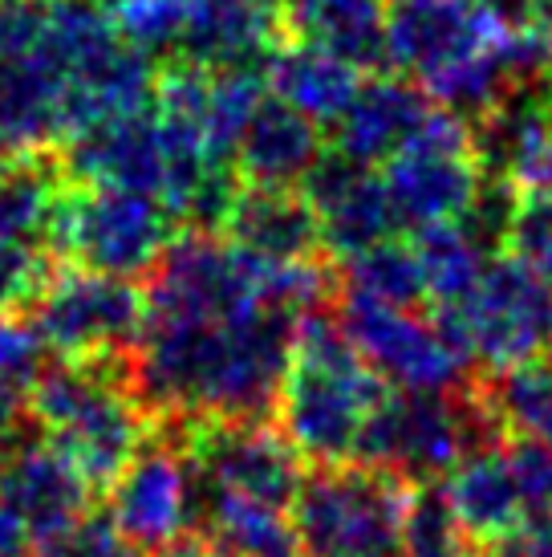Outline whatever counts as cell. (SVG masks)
<instances>
[{
  "label": "cell",
  "mask_w": 552,
  "mask_h": 557,
  "mask_svg": "<svg viewBox=\"0 0 552 557\" xmlns=\"http://www.w3.org/2000/svg\"><path fill=\"white\" fill-rule=\"evenodd\" d=\"M390 387L353 350L334 313H309L297 330L292 362L276 399V432L301 460L338 468L357 456L362 432Z\"/></svg>",
  "instance_id": "6da1fadb"
},
{
  "label": "cell",
  "mask_w": 552,
  "mask_h": 557,
  "mask_svg": "<svg viewBox=\"0 0 552 557\" xmlns=\"http://www.w3.org/2000/svg\"><path fill=\"white\" fill-rule=\"evenodd\" d=\"M29 423L81 472L93 493H106L159 432L130 387V358L49 362L29 387Z\"/></svg>",
  "instance_id": "7a4b0ae2"
},
{
  "label": "cell",
  "mask_w": 552,
  "mask_h": 557,
  "mask_svg": "<svg viewBox=\"0 0 552 557\" xmlns=\"http://www.w3.org/2000/svg\"><path fill=\"white\" fill-rule=\"evenodd\" d=\"M504 440L479 383L463 391H390L366 423L353 465L390 472L411 488H430L472 451L500 448Z\"/></svg>",
  "instance_id": "3957f363"
},
{
  "label": "cell",
  "mask_w": 552,
  "mask_h": 557,
  "mask_svg": "<svg viewBox=\"0 0 552 557\" xmlns=\"http://www.w3.org/2000/svg\"><path fill=\"white\" fill-rule=\"evenodd\" d=\"M418 488L366 465L305 472L292 500V529L305 557H402Z\"/></svg>",
  "instance_id": "277c9868"
},
{
  "label": "cell",
  "mask_w": 552,
  "mask_h": 557,
  "mask_svg": "<svg viewBox=\"0 0 552 557\" xmlns=\"http://www.w3.org/2000/svg\"><path fill=\"white\" fill-rule=\"evenodd\" d=\"M167 208L151 196L70 184L53 212L49 257L102 277H151L175 240Z\"/></svg>",
  "instance_id": "5b68a950"
},
{
  "label": "cell",
  "mask_w": 552,
  "mask_h": 557,
  "mask_svg": "<svg viewBox=\"0 0 552 557\" xmlns=\"http://www.w3.org/2000/svg\"><path fill=\"white\" fill-rule=\"evenodd\" d=\"M21 313L46 350L65 362H126L142 334L147 301L135 281L53 264L46 285Z\"/></svg>",
  "instance_id": "8992f818"
},
{
  "label": "cell",
  "mask_w": 552,
  "mask_h": 557,
  "mask_svg": "<svg viewBox=\"0 0 552 557\" xmlns=\"http://www.w3.org/2000/svg\"><path fill=\"white\" fill-rule=\"evenodd\" d=\"M472 362L500 374L552 355V285L520 257H495L460 310H435Z\"/></svg>",
  "instance_id": "52a82bcc"
},
{
  "label": "cell",
  "mask_w": 552,
  "mask_h": 557,
  "mask_svg": "<svg viewBox=\"0 0 552 557\" xmlns=\"http://www.w3.org/2000/svg\"><path fill=\"white\" fill-rule=\"evenodd\" d=\"M196 493L236 496L268 509H292L305 484V460L264 419H200L179 423Z\"/></svg>",
  "instance_id": "ba28073f"
},
{
  "label": "cell",
  "mask_w": 552,
  "mask_h": 557,
  "mask_svg": "<svg viewBox=\"0 0 552 557\" xmlns=\"http://www.w3.org/2000/svg\"><path fill=\"white\" fill-rule=\"evenodd\" d=\"M382 184L399 228L423 233L435 224H460L488 184L472 126L435 107L411 147L382 168Z\"/></svg>",
  "instance_id": "9c48e42d"
},
{
  "label": "cell",
  "mask_w": 552,
  "mask_h": 557,
  "mask_svg": "<svg viewBox=\"0 0 552 557\" xmlns=\"http://www.w3.org/2000/svg\"><path fill=\"white\" fill-rule=\"evenodd\" d=\"M338 322L353 350L390 391H463L472 387V355L418 310H390L341 297Z\"/></svg>",
  "instance_id": "30bf717a"
},
{
  "label": "cell",
  "mask_w": 552,
  "mask_h": 557,
  "mask_svg": "<svg viewBox=\"0 0 552 557\" xmlns=\"http://www.w3.org/2000/svg\"><path fill=\"white\" fill-rule=\"evenodd\" d=\"M106 517L135 554H159L196 525V480L179 440L154 432L151 444L106 488Z\"/></svg>",
  "instance_id": "8fae6325"
},
{
  "label": "cell",
  "mask_w": 552,
  "mask_h": 557,
  "mask_svg": "<svg viewBox=\"0 0 552 557\" xmlns=\"http://www.w3.org/2000/svg\"><path fill=\"white\" fill-rule=\"evenodd\" d=\"M386 53L402 78L427 86L435 74L500 46L507 29L479 0H382Z\"/></svg>",
  "instance_id": "7c38bea8"
},
{
  "label": "cell",
  "mask_w": 552,
  "mask_h": 557,
  "mask_svg": "<svg viewBox=\"0 0 552 557\" xmlns=\"http://www.w3.org/2000/svg\"><path fill=\"white\" fill-rule=\"evenodd\" d=\"M93 493L62 451L41 435L16 440L0 451V512L37 549L70 533L93 512Z\"/></svg>",
  "instance_id": "4fadbf2b"
},
{
  "label": "cell",
  "mask_w": 552,
  "mask_h": 557,
  "mask_svg": "<svg viewBox=\"0 0 552 557\" xmlns=\"http://www.w3.org/2000/svg\"><path fill=\"white\" fill-rule=\"evenodd\" d=\"M301 196L317 212L325 257L334 264L353 261L369 248L394 240L399 233V216L386 196L382 171L362 168L338 151H325L322 163L309 171Z\"/></svg>",
  "instance_id": "5bb4252c"
},
{
  "label": "cell",
  "mask_w": 552,
  "mask_h": 557,
  "mask_svg": "<svg viewBox=\"0 0 552 557\" xmlns=\"http://www.w3.org/2000/svg\"><path fill=\"white\" fill-rule=\"evenodd\" d=\"M65 180L77 187H114L135 196H163L167 156H163V131L151 110H138L106 126H93L90 135L65 143V159H58Z\"/></svg>",
  "instance_id": "9a60e30c"
},
{
  "label": "cell",
  "mask_w": 552,
  "mask_h": 557,
  "mask_svg": "<svg viewBox=\"0 0 552 557\" xmlns=\"http://www.w3.org/2000/svg\"><path fill=\"white\" fill-rule=\"evenodd\" d=\"M430 110L435 102L418 82L402 74H378L357 90L353 107L334 123V151L378 171L411 147Z\"/></svg>",
  "instance_id": "2e32d148"
},
{
  "label": "cell",
  "mask_w": 552,
  "mask_h": 557,
  "mask_svg": "<svg viewBox=\"0 0 552 557\" xmlns=\"http://www.w3.org/2000/svg\"><path fill=\"white\" fill-rule=\"evenodd\" d=\"M224 240L273 264H313L325 257L322 224L301 187L240 184L236 203L224 220ZM334 264V261H329Z\"/></svg>",
  "instance_id": "e0dca14e"
},
{
  "label": "cell",
  "mask_w": 552,
  "mask_h": 557,
  "mask_svg": "<svg viewBox=\"0 0 552 557\" xmlns=\"http://www.w3.org/2000/svg\"><path fill=\"white\" fill-rule=\"evenodd\" d=\"M285 41L289 37L280 16L264 13L248 0H203L187 16V29L171 62L200 70H264Z\"/></svg>",
  "instance_id": "ac0fdd59"
},
{
  "label": "cell",
  "mask_w": 552,
  "mask_h": 557,
  "mask_svg": "<svg viewBox=\"0 0 552 557\" xmlns=\"http://www.w3.org/2000/svg\"><path fill=\"white\" fill-rule=\"evenodd\" d=\"M325 156V131L292 107L264 98L236 143L231 168L240 184L252 187H301Z\"/></svg>",
  "instance_id": "d6986e66"
},
{
  "label": "cell",
  "mask_w": 552,
  "mask_h": 557,
  "mask_svg": "<svg viewBox=\"0 0 552 557\" xmlns=\"http://www.w3.org/2000/svg\"><path fill=\"white\" fill-rule=\"evenodd\" d=\"M285 37L325 49L362 74L390 65L382 0H285Z\"/></svg>",
  "instance_id": "ffe728a7"
},
{
  "label": "cell",
  "mask_w": 552,
  "mask_h": 557,
  "mask_svg": "<svg viewBox=\"0 0 552 557\" xmlns=\"http://www.w3.org/2000/svg\"><path fill=\"white\" fill-rule=\"evenodd\" d=\"M264 86L276 102L292 107L317 126H334L353 107L366 78L362 70H353L350 62H341L325 49L285 41L264 65Z\"/></svg>",
  "instance_id": "44dd1931"
},
{
  "label": "cell",
  "mask_w": 552,
  "mask_h": 557,
  "mask_svg": "<svg viewBox=\"0 0 552 557\" xmlns=\"http://www.w3.org/2000/svg\"><path fill=\"white\" fill-rule=\"evenodd\" d=\"M439 496L447 500V509L460 521L463 533L479 545H495L528 517L520 493H516V480L507 472L504 451L500 448L472 451V456L439 484Z\"/></svg>",
  "instance_id": "7402d4cb"
},
{
  "label": "cell",
  "mask_w": 552,
  "mask_h": 557,
  "mask_svg": "<svg viewBox=\"0 0 552 557\" xmlns=\"http://www.w3.org/2000/svg\"><path fill=\"white\" fill-rule=\"evenodd\" d=\"M196 525H200L196 537L215 557H305L285 509L196 493Z\"/></svg>",
  "instance_id": "603a6c76"
},
{
  "label": "cell",
  "mask_w": 552,
  "mask_h": 557,
  "mask_svg": "<svg viewBox=\"0 0 552 557\" xmlns=\"http://www.w3.org/2000/svg\"><path fill=\"white\" fill-rule=\"evenodd\" d=\"M62 180V163L49 156L0 159V245L49 252L53 212L65 191Z\"/></svg>",
  "instance_id": "cb8c5ba5"
},
{
  "label": "cell",
  "mask_w": 552,
  "mask_h": 557,
  "mask_svg": "<svg viewBox=\"0 0 552 557\" xmlns=\"http://www.w3.org/2000/svg\"><path fill=\"white\" fill-rule=\"evenodd\" d=\"M411 248L427 281L430 310H460L476 294L488 264L495 261L463 224H435V228L411 233Z\"/></svg>",
  "instance_id": "d4e9b609"
},
{
  "label": "cell",
  "mask_w": 552,
  "mask_h": 557,
  "mask_svg": "<svg viewBox=\"0 0 552 557\" xmlns=\"http://www.w3.org/2000/svg\"><path fill=\"white\" fill-rule=\"evenodd\" d=\"M338 294L350 301L390 306V310H418L427 301V281L411 240H386L338 264Z\"/></svg>",
  "instance_id": "484cf974"
},
{
  "label": "cell",
  "mask_w": 552,
  "mask_h": 557,
  "mask_svg": "<svg viewBox=\"0 0 552 557\" xmlns=\"http://www.w3.org/2000/svg\"><path fill=\"white\" fill-rule=\"evenodd\" d=\"M479 387L504 435H528L552 444V355L488 374V383Z\"/></svg>",
  "instance_id": "4316f807"
},
{
  "label": "cell",
  "mask_w": 552,
  "mask_h": 557,
  "mask_svg": "<svg viewBox=\"0 0 552 557\" xmlns=\"http://www.w3.org/2000/svg\"><path fill=\"white\" fill-rule=\"evenodd\" d=\"M402 557H491L488 545L472 542L451 517L439 488H418L406 517V554Z\"/></svg>",
  "instance_id": "83f0119b"
},
{
  "label": "cell",
  "mask_w": 552,
  "mask_h": 557,
  "mask_svg": "<svg viewBox=\"0 0 552 557\" xmlns=\"http://www.w3.org/2000/svg\"><path fill=\"white\" fill-rule=\"evenodd\" d=\"M106 13L126 46L147 53V58H159V53L175 58V46L187 29V16H191L171 0H110Z\"/></svg>",
  "instance_id": "f1b7e54d"
},
{
  "label": "cell",
  "mask_w": 552,
  "mask_h": 557,
  "mask_svg": "<svg viewBox=\"0 0 552 557\" xmlns=\"http://www.w3.org/2000/svg\"><path fill=\"white\" fill-rule=\"evenodd\" d=\"M504 465L516 480V493L524 500L528 517H552V444L528 440V435H507Z\"/></svg>",
  "instance_id": "f546056e"
},
{
  "label": "cell",
  "mask_w": 552,
  "mask_h": 557,
  "mask_svg": "<svg viewBox=\"0 0 552 557\" xmlns=\"http://www.w3.org/2000/svg\"><path fill=\"white\" fill-rule=\"evenodd\" d=\"M49 367L46 342L37 338L25 313H0V383L29 391Z\"/></svg>",
  "instance_id": "4dcf8cb0"
},
{
  "label": "cell",
  "mask_w": 552,
  "mask_h": 557,
  "mask_svg": "<svg viewBox=\"0 0 552 557\" xmlns=\"http://www.w3.org/2000/svg\"><path fill=\"white\" fill-rule=\"evenodd\" d=\"M53 273V257L37 248L0 245V313H21Z\"/></svg>",
  "instance_id": "1f68e13d"
},
{
  "label": "cell",
  "mask_w": 552,
  "mask_h": 557,
  "mask_svg": "<svg viewBox=\"0 0 552 557\" xmlns=\"http://www.w3.org/2000/svg\"><path fill=\"white\" fill-rule=\"evenodd\" d=\"M37 557H138V554L118 537V529L110 525L106 512L93 509L81 525H74L70 533L41 545Z\"/></svg>",
  "instance_id": "d6a6232c"
},
{
  "label": "cell",
  "mask_w": 552,
  "mask_h": 557,
  "mask_svg": "<svg viewBox=\"0 0 552 557\" xmlns=\"http://www.w3.org/2000/svg\"><path fill=\"white\" fill-rule=\"evenodd\" d=\"M0 557H37V545L0 512Z\"/></svg>",
  "instance_id": "836d02e7"
},
{
  "label": "cell",
  "mask_w": 552,
  "mask_h": 557,
  "mask_svg": "<svg viewBox=\"0 0 552 557\" xmlns=\"http://www.w3.org/2000/svg\"><path fill=\"white\" fill-rule=\"evenodd\" d=\"M532 269H537L540 277H544L552 285V236L544 240V248H540L537 257H532Z\"/></svg>",
  "instance_id": "e575fe53"
},
{
  "label": "cell",
  "mask_w": 552,
  "mask_h": 557,
  "mask_svg": "<svg viewBox=\"0 0 552 557\" xmlns=\"http://www.w3.org/2000/svg\"><path fill=\"white\" fill-rule=\"evenodd\" d=\"M248 4H256V9H264V13H273L285 21V0H248Z\"/></svg>",
  "instance_id": "d590c367"
},
{
  "label": "cell",
  "mask_w": 552,
  "mask_h": 557,
  "mask_svg": "<svg viewBox=\"0 0 552 557\" xmlns=\"http://www.w3.org/2000/svg\"><path fill=\"white\" fill-rule=\"evenodd\" d=\"M540 86H544V94L552 98V29H549V62H544V82H540Z\"/></svg>",
  "instance_id": "8d00e7d4"
},
{
  "label": "cell",
  "mask_w": 552,
  "mask_h": 557,
  "mask_svg": "<svg viewBox=\"0 0 552 557\" xmlns=\"http://www.w3.org/2000/svg\"><path fill=\"white\" fill-rule=\"evenodd\" d=\"M540 29H552V0L540 4Z\"/></svg>",
  "instance_id": "74e56055"
},
{
  "label": "cell",
  "mask_w": 552,
  "mask_h": 557,
  "mask_svg": "<svg viewBox=\"0 0 552 557\" xmlns=\"http://www.w3.org/2000/svg\"><path fill=\"white\" fill-rule=\"evenodd\" d=\"M171 4H179V9H184V13H196V9H200L203 0H171Z\"/></svg>",
  "instance_id": "f35d334b"
},
{
  "label": "cell",
  "mask_w": 552,
  "mask_h": 557,
  "mask_svg": "<svg viewBox=\"0 0 552 557\" xmlns=\"http://www.w3.org/2000/svg\"><path fill=\"white\" fill-rule=\"evenodd\" d=\"M0 65H4V58H0Z\"/></svg>",
  "instance_id": "ab89813d"
},
{
  "label": "cell",
  "mask_w": 552,
  "mask_h": 557,
  "mask_svg": "<svg viewBox=\"0 0 552 557\" xmlns=\"http://www.w3.org/2000/svg\"><path fill=\"white\" fill-rule=\"evenodd\" d=\"M549 521H552V517H549Z\"/></svg>",
  "instance_id": "60d3db41"
}]
</instances>
